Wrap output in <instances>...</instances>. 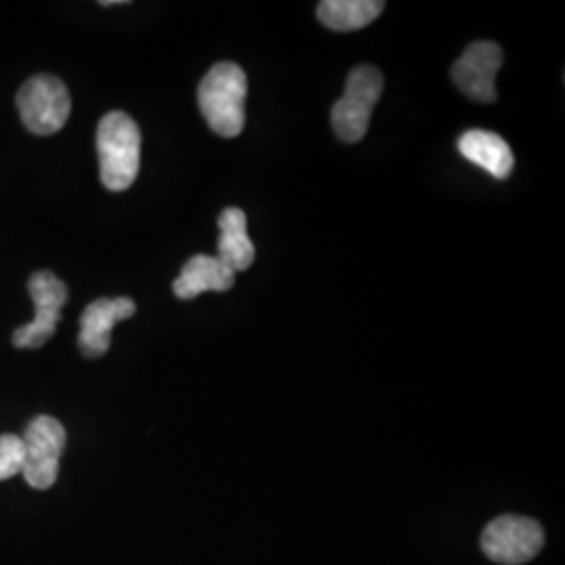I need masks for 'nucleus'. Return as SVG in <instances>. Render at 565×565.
I'll use <instances>...</instances> for the list:
<instances>
[{
	"instance_id": "obj_14",
	"label": "nucleus",
	"mask_w": 565,
	"mask_h": 565,
	"mask_svg": "<svg viewBox=\"0 0 565 565\" xmlns=\"http://www.w3.org/2000/svg\"><path fill=\"white\" fill-rule=\"evenodd\" d=\"M25 448L21 436L2 434L0 436V482L15 478L23 469Z\"/></svg>"
},
{
	"instance_id": "obj_12",
	"label": "nucleus",
	"mask_w": 565,
	"mask_h": 565,
	"mask_svg": "<svg viewBox=\"0 0 565 565\" xmlns=\"http://www.w3.org/2000/svg\"><path fill=\"white\" fill-rule=\"evenodd\" d=\"M218 226H221L218 260L224 266H228L235 275L247 270L256 258V247L247 235L245 212L239 207H226L218 218Z\"/></svg>"
},
{
	"instance_id": "obj_4",
	"label": "nucleus",
	"mask_w": 565,
	"mask_h": 565,
	"mask_svg": "<svg viewBox=\"0 0 565 565\" xmlns=\"http://www.w3.org/2000/svg\"><path fill=\"white\" fill-rule=\"evenodd\" d=\"M18 109L30 132L49 137L65 126L72 114V99L67 86L57 76L39 74L21 86Z\"/></svg>"
},
{
	"instance_id": "obj_8",
	"label": "nucleus",
	"mask_w": 565,
	"mask_h": 565,
	"mask_svg": "<svg viewBox=\"0 0 565 565\" xmlns=\"http://www.w3.org/2000/svg\"><path fill=\"white\" fill-rule=\"evenodd\" d=\"M503 65V49L497 42L469 44L452 65V82L469 99L478 103L497 102V74Z\"/></svg>"
},
{
	"instance_id": "obj_1",
	"label": "nucleus",
	"mask_w": 565,
	"mask_h": 565,
	"mask_svg": "<svg viewBox=\"0 0 565 565\" xmlns=\"http://www.w3.org/2000/svg\"><path fill=\"white\" fill-rule=\"evenodd\" d=\"M99 172L105 189L121 193L132 186L141 168V130L124 111H109L97 128Z\"/></svg>"
},
{
	"instance_id": "obj_10",
	"label": "nucleus",
	"mask_w": 565,
	"mask_h": 565,
	"mask_svg": "<svg viewBox=\"0 0 565 565\" xmlns=\"http://www.w3.org/2000/svg\"><path fill=\"white\" fill-rule=\"evenodd\" d=\"M235 277L237 275L218 258L198 254L182 266L172 289L179 300H193L205 291H228L235 285Z\"/></svg>"
},
{
	"instance_id": "obj_6",
	"label": "nucleus",
	"mask_w": 565,
	"mask_h": 565,
	"mask_svg": "<svg viewBox=\"0 0 565 565\" xmlns=\"http://www.w3.org/2000/svg\"><path fill=\"white\" fill-rule=\"evenodd\" d=\"M543 545V525L520 515H501L482 532V551L494 564H527L541 553Z\"/></svg>"
},
{
	"instance_id": "obj_7",
	"label": "nucleus",
	"mask_w": 565,
	"mask_h": 565,
	"mask_svg": "<svg viewBox=\"0 0 565 565\" xmlns=\"http://www.w3.org/2000/svg\"><path fill=\"white\" fill-rule=\"evenodd\" d=\"M28 289L36 308L34 321L15 329L13 345L23 350H36L55 335L61 321V308L67 302L70 291L67 285L51 270L34 273L28 282Z\"/></svg>"
},
{
	"instance_id": "obj_5",
	"label": "nucleus",
	"mask_w": 565,
	"mask_h": 565,
	"mask_svg": "<svg viewBox=\"0 0 565 565\" xmlns=\"http://www.w3.org/2000/svg\"><path fill=\"white\" fill-rule=\"evenodd\" d=\"M25 459H23V478L36 490H49L57 482L60 459L67 443L65 427L49 415H41L25 427L21 436Z\"/></svg>"
},
{
	"instance_id": "obj_3",
	"label": "nucleus",
	"mask_w": 565,
	"mask_h": 565,
	"mask_svg": "<svg viewBox=\"0 0 565 565\" xmlns=\"http://www.w3.org/2000/svg\"><path fill=\"white\" fill-rule=\"evenodd\" d=\"M384 93V76L373 65H361L350 72L342 99L331 109L335 135L345 142H359L369 130L373 107Z\"/></svg>"
},
{
	"instance_id": "obj_13",
	"label": "nucleus",
	"mask_w": 565,
	"mask_h": 565,
	"mask_svg": "<svg viewBox=\"0 0 565 565\" xmlns=\"http://www.w3.org/2000/svg\"><path fill=\"white\" fill-rule=\"evenodd\" d=\"M384 9L382 0H324L319 4L317 15L329 30L354 32L377 20Z\"/></svg>"
},
{
	"instance_id": "obj_2",
	"label": "nucleus",
	"mask_w": 565,
	"mask_h": 565,
	"mask_svg": "<svg viewBox=\"0 0 565 565\" xmlns=\"http://www.w3.org/2000/svg\"><path fill=\"white\" fill-rule=\"evenodd\" d=\"M247 76L237 63H216L203 78L198 102L207 126L224 139H235L245 126Z\"/></svg>"
},
{
	"instance_id": "obj_9",
	"label": "nucleus",
	"mask_w": 565,
	"mask_h": 565,
	"mask_svg": "<svg viewBox=\"0 0 565 565\" xmlns=\"http://www.w3.org/2000/svg\"><path fill=\"white\" fill-rule=\"evenodd\" d=\"M137 303L132 298H102L88 303L81 317L78 345L86 359H102L111 345L114 327L135 317Z\"/></svg>"
},
{
	"instance_id": "obj_11",
	"label": "nucleus",
	"mask_w": 565,
	"mask_h": 565,
	"mask_svg": "<svg viewBox=\"0 0 565 565\" xmlns=\"http://www.w3.org/2000/svg\"><path fill=\"white\" fill-rule=\"evenodd\" d=\"M459 151L465 160L480 166L490 177L505 181L513 170V151L503 137L488 130H467L459 139Z\"/></svg>"
}]
</instances>
